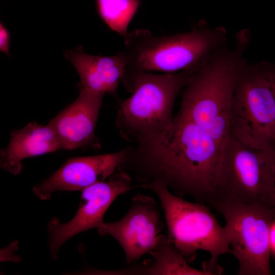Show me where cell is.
<instances>
[{
  "label": "cell",
  "instance_id": "20",
  "mask_svg": "<svg viewBox=\"0 0 275 275\" xmlns=\"http://www.w3.org/2000/svg\"><path fill=\"white\" fill-rule=\"evenodd\" d=\"M270 243L271 249L275 251V218H274L270 228Z\"/></svg>",
  "mask_w": 275,
  "mask_h": 275
},
{
  "label": "cell",
  "instance_id": "15",
  "mask_svg": "<svg viewBox=\"0 0 275 275\" xmlns=\"http://www.w3.org/2000/svg\"><path fill=\"white\" fill-rule=\"evenodd\" d=\"M149 253L154 262L145 269V274L209 275L203 269L200 270L191 267L168 237L161 234Z\"/></svg>",
  "mask_w": 275,
  "mask_h": 275
},
{
  "label": "cell",
  "instance_id": "16",
  "mask_svg": "<svg viewBox=\"0 0 275 275\" xmlns=\"http://www.w3.org/2000/svg\"><path fill=\"white\" fill-rule=\"evenodd\" d=\"M100 17L112 31L123 38L136 14L141 0H95Z\"/></svg>",
  "mask_w": 275,
  "mask_h": 275
},
{
  "label": "cell",
  "instance_id": "1",
  "mask_svg": "<svg viewBox=\"0 0 275 275\" xmlns=\"http://www.w3.org/2000/svg\"><path fill=\"white\" fill-rule=\"evenodd\" d=\"M223 149L179 112L164 130L138 143L133 160L142 184L160 182L176 196L209 205L218 197Z\"/></svg>",
  "mask_w": 275,
  "mask_h": 275
},
{
  "label": "cell",
  "instance_id": "14",
  "mask_svg": "<svg viewBox=\"0 0 275 275\" xmlns=\"http://www.w3.org/2000/svg\"><path fill=\"white\" fill-rule=\"evenodd\" d=\"M61 150L51 128L47 125L29 123L10 133L8 146L1 150L0 167L6 172L17 175L21 172L25 159Z\"/></svg>",
  "mask_w": 275,
  "mask_h": 275
},
{
  "label": "cell",
  "instance_id": "2",
  "mask_svg": "<svg viewBox=\"0 0 275 275\" xmlns=\"http://www.w3.org/2000/svg\"><path fill=\"white\" fill-rule=\"evenodd\" d=\"M251 38L248 29L238 32L234 46L220 50L183 88L179 112L222 146L230 137L232 100Z\"/></svg>",
  "mask_w": 275,
  "mask_h": 275
},
{
  "label": "cell",
  "instance_id": "4",
  "mask_svg": "<svg viewBox=\"0 0 275 275\" xmlns=\"http://www.w3.org/2000/svg\"><path fill=\"white\" fill-rule=\"evenodd\" d=\"M193 74H155L126 69L122 81L132 94L120 102L116 120L123 137L138 143L167 128L173 120L178 94Z\"/></svg>",
  "mask_w": 275,
  "mask_h": 275
},
{
  "label": "cell",
  "instance_id": "8",
  "mask_svg": "<svg viewBox=\"0 0 275 275\" xmlns=\"http://www.w3.org/2000/svg\"><path fill=\"white\" fill-rule=\"evenodd\" d=\"M233 231L230 247L239 262V275H269L270 228L275 209L251 203L217 199L209 204Z\"/></svg>",
  "mask_w": 275,
  "mask_h": 275
},
{
  "label": "cell",
  "instance_id": "21",
  "mask_svg": "<svg viewBox=\"0 0 275 275\" xmlns=\"http://www.w3.org/2000/svg\"><path fill=\"white\" fill-rule=\"evenodd\" d=\"M273 155V186L275 191V142L270 146Z\"/></svg>",
  "mask_w": 275,
  "mask_h": 275
},
{
  "label": "cell",
  "instance_id": "19",
  "mask_svg": "<svg viewBox=\"0 0 275 275\" xmlns=\"http://www.w3.org/2000/svg\"><path fill=\"white\" fill-rule=\"evenodd\" d=\"M10 33L5 25L0 24V50L9 55L10 46Z\"/></svg>",
  "mask_w": 275,
  "mask_h": 275
},
{
  "label": "cell",
  "instance_id": "5",
  "mask_svg": "<svg viewBox=\"0 0 275 275\" xmlns=\"http://www.w3.org/2000/svg\"><path fill=\"white\" fill-rule=\"evenodd\" d=\"M138 187L150 189L158 197L164 211L168 238L187 261L194 259L198 250L205 251L210 258L203 270L209 275L220 274L218 258L232 254L233 231L226 223H218L205 204L187 201L172 193L163 183L155 181Z\"/></svg>",
  "mask_w": 275,
  "mask_h": 275
},
{
  "label": "cell",
  "instance_id": "7",
  "mask_svg": "<svg viewBox=\"0 0 275 275\" xmlns=\"http://www.w3.org/2000/svg\"><path fill=\"white\" fill-rule=\"evenodd\" d=\"M273 163L270 146L253 148L230 136L223 146L217 199L275 209Z\"/></svg>",
  "mask_w": 275,
  "mask_h": 275
},
{
  "label": "cell",
  "instance_id": "13",
  "mask_svg": "<svg viewBox=\"0 0 275 275\" xmlns=\"http://www.w3.org/2000/svg\"><path fill=\"white\" fill-rule=\"evenodd\" d=\"M83 50V47L79 46L64 52L79 75V90L116 94L127 67V59L124 51L105 57L89 54Z\"/></svg>",
  "mask_w": 275,
  "mask_h": 275
},
{
  "label": "cell",
  "instance_id": "18",
  "mask_svg": "<svg viewBox=\"0 0 275 275\" xmlns=\"http://www.w3.org/2000/svg\"><path fill=\"white\" fill-rule=\"evenodd\" d=\"M259 64L264 75L270 84L275 96V63L263 61Z\"/></svg>",
  "mask_w": 275,
  "mask_h": 275
},
{
  "label": "cell",
  "instance_id": "9",
  "mask_svg": "<svg viewBox=\"0 0 275 275\" xmlns=\"http://www.w3.org/2000/svg\"><path fill=\"white\" fill-rule=\"evenodd\" d=\"M132 188L129 174L119 169L107 181L96 182L81 190L78 210L71 220L63 223L53 217L48 223L51 258L57 260L62 246L73 236L97 228L104 223V214L114 200Z\"/></svg>",
  "mask_w": 275,
  "mask_h": 275
},
{
  "label": "cell",
  "instance_id": "11",
  "mask_svg": "<svg viewBox=\"0 0 275 275\" xmlns=\"http://www.w3.org/2000/svg\"><path fill=\"white\" fill-rule=\"evenodd\" d=\"M129 150L69 158L47 178L35 184L33 192L41 200H47L57 191H81L108 179L126 161Z\"/></svg>",
  "mask_w": 275,
  "mask_h": 275
},
{
  "label": "cell",
  "instance_id": "17",
  "mask_svg": "<svg viewBox=\"0 0 275 275\" xmlns=\"http://www.w3.org/2000/svg\"><path fill=\"white\" fill-rule=\"evenodd\" d=\"M18 242L12 241L8 246L1 250V262L13 261L18 262L20 261V257L15 254V252L18 249Z\"/></svg>",
  "mask_w": 275,
  "mask_h": 275
},
{
  "label": "cell",
  "instance_id": "12",
  "mask_svg": "<svg viewBox=\"0 0 275 275\" xmlns=\"http://www.w3.org/2000/svg\"><path fill=\"white\" fill-rule=\"evenodd\" d=\"M79 91L75 100L48 123L61 149L100 147L95 131L105 94L89 90Z\"/></svg>",
  "mask_w": 275,
  "mask_h": 275
},
{
  "label": "cell",
  "instance_id": "3",
  "mask_svg": "<svg viewBox=\"0 0 275 275\" xmlns=\"http://www.w3.org/2000/svg\"><path fill=\"white\" fill-rule=\"evenodd\" d=\"M227 31L200 21L193 30L166 36H154L136 29L124 37L127 69L137 71L192 73L203 67L227 45Z\"/></svg>",
  "mask_w": 275,
  "mask_h": 275
},
{
  "label": "cell",
  "instance_id": "6",
  "mask_svg": "<svg viewBox=\"0 0 275 275\" xmlns=\"http://www.w3.org/2000/svg\"><path fill=\"white\" fill-rule=\"evenodd\" d=\"M230 136L253 148L275 142V96L259 63L246 59L238 75L230 113Z\"/></svg>",
  "mask_w": 275,
  "mask_h": 275
},
{
  "label": "cell",
  "instance_id": "10",
  "mask_svg": "<svg viewBox=\"0 0 275 275\" xmlns=\"http://www.w3.org/2000/svg\"><path fill=\"white\" fill-rule=\"evenodd\" d=\"M157 203L142 194L134 196L126 214L120 219L103 223L97 229L101 236H110L120 244L126 262L131 263L149 253L163 229Z\"/></svg>",
  "mask_w": 275,
  "mask_h": 275
}]
</instances>
